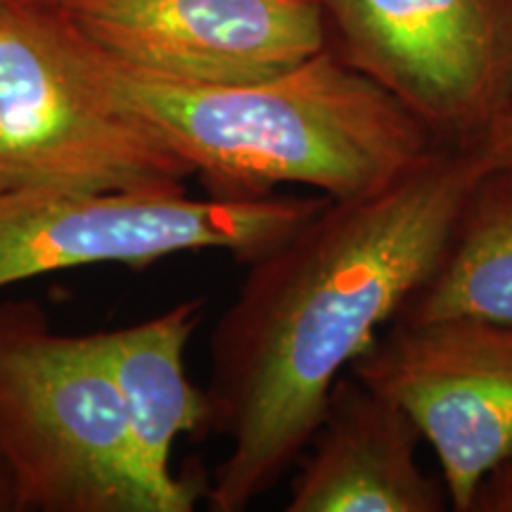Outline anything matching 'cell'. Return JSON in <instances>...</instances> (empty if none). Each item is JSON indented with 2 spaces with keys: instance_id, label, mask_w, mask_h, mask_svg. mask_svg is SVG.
Masks as SVG:
<instances>
[{
  "instance_id": "cell-1",
  "label": "cell",
  "mask_w": 512,
  "mask_h": 512,
  "mask_svg": "<svg viewBox=\"0 0 512 512\" xmlns=\"http://www.w3.org/2000/svg\"><path fill=\"white\" fill-rule=\"evenodd\" d=\"M491 169L482 140L437 145L382 188L328 200L249 261L211 335L202 432L230 441L211 510H247L297 465L335 382L430 278Z\"/></svg>"
},
{
  "instance_id": "cell-2",
  "label": "cell",
  "mask_w": 512,
  "mask_h": 512,
  "mask_svg": "<svg viewBox=\"0 0 512 512\" xmlns=\"http://www.w3.org/2000/svg\"><path fill=\"white\" fill-rule=\"evenodd\" d=\"M83 72L164 140L219 197L306 185L328 200L373 192L439 143L399 100L328 48L273 79L185 83L112 60L72 27Z\"/></svg>"
},
{
  "instance_id": "cell-3",
  "label": "cell",
  "mask_w": 512,
  "mask_h": 512,
  "mask_svg": "<svg viewBox=\"0 0 512 512\" xmlns=\"http://www.w3.org/2000/svg\"><path fill=\"white\" fill-rule=\"evenodd\" d=\"M0 456L22 512H166L98 335H60L31 302L0 304Z\"/></svg>"
},
{
  "instance_id": "cell-4",
  "label": "cell",
  "mask_w": 512,
  "mask_h": 512,
  "mask_svg": "<svg viewBox=\"0 0 512 512\" xmlns=\"http://www.w3.org/2000/svg\"><path fill=\"white\" fill-rule=\"evenodd\" d=\"M192 171L93 86L67 24L0 0V190L185 188Z\"/></svg>"
},
{
  "instance_id": "cell-5",
  "label": "cell",
  "mask_w": 512,
  "mask_h": 512,
  "mask_svg": "<svg viewBox=\"0 0 512 512\" xmlns=\"http://www.w3.org/2000/svg\"><path fill=\"white\" fill-rule=\"evenodd\" d=\"M328 197H190L155 190H0V290L95 264L143 268L219 249L254 261L309 221Z\"/></svg>"
},
{
  "instance_id": "cell-6",
  "label": "cell",
  "mask_w": 512,
  "mask_h": 512,
  "mask_svg": "<svg viewBox=\"0 0 512 512\" xmlns=\"http://www.w3.org/2000/svg\"><path fill=\"white\" fill-rule=\"evenodd\" d=\"M325 48L439 145H475L512 100V0H323Z\"/></svg>"
},
{
  "instance_id": "cell-7",
  "label": "cell",
  "mask_w": 512,
  "mask_h": 512,
  "mask_svg": "<svg viewBox=\"0 0 512 512\" xmlns=\"http://www.w3.org/2000/svg\"><path fill=\"white\" fill-rule=\"evenodd\" d=\"M349 373L411 415L456 512L512 453V320L394 318Z\"/></svg>"
},
{
  "instance_id": "cell-8",
  "label": "cell",
  "mask_w": 512,
  "mask_h": 512,
  "mask_svg": "<svg viewBox=\"0 0 512 512\" xmlns=\"http://www.w3.org/2000/svg\"><path fill=\"white\" fill-rule=\"evenodd\" d=\"M112 60L185 83L273 79L325 50L323 0H38Z\"/></svg>"
},
{
  "instance_id": "cell-9",
  "label": "cell",
  "mask_w": 512,
  "mask_h": 512,
  "mask_svg": "<svg viewBox=\"0 0 512 512\" xmlns=\"http://www.w3.org/2000/svg\"><path fill=\"white\" fill-rule=\"evenodd\" d=\"M411 415L344 373L297 460L287 512H444L446 486L420 467Z\"/></svg>"
},
{
  "instance_id": "cell-10",
  "label": "cell",
  "mask_w": 512,
  "mask_h": 512,
  "mask_svg": "<svg viewBox=\"0 0 512 512\" xmlns=\"http://www.w3.org/2000/svg\"><path fill=\"white\" fill-rule=\"evenodd\" d=\"M202 299H185L159 316L95 332L131 422L140 470L166 512H190L200 486L171 472L181 434L202 432L207 401L185 373V349L202 320Z\"/></svg>"
},
{
  "instance_id": "cell-11",
  "label": "cell",
  "mask_w": 512,
  "mask_h": 512,
  "mask_svg": "<svg viewBox=\"0 0 512 512\" xmlns=\"http://www.w3.org/2000/svg\"><path fill=\"white\" fill-rule=\"evenodd\" d=\"M512 320V169L484 174L437 268L396 318Z\"/></svg>"
},
{
  "instance_id": "cell-12",
  "label": "cell",
  "mask_w": 512,
  "mask_h": 512,
  "mask_svg": "<svg viewBox=\"0 0 512 512\" xmlns=\"http://www.w3.org/2000/svg\"><path fill=\"white\" fill-rule=\"evenodd\" d=\"M472 512H512V453L479 484Z\"/></svg>"
},
{
  "instance_id": "cell-13",
  "label": "cell",
  "mask_w": 512,
  "mask_h": 512,
  "mask_svg": "<svg viewBox=\"0 0 512 512\" xmlns=\"http://www.w3.org/2000/svg\"><path fill=\"white\" fill-rule=\"evenodd\" d=\"M482 143L494 157L496 169H512V100L508 102L501 117L491 124Z\"/></svg>"
},
{
  "instance_id": "cell-14",
  "label": "cell",
  "mask_w": 512,
  "mask_h": 512,
  "mask_svg": "<svg viewBox=\"0 0 512 512\" xmlns=\"http://www.w3.org/2000/svg\"><path fill=\"white\" fill-rule=\"evenodd\" d=\"M22 512V505H19V496L15 489V479H12V472L8 463H5L3 456H0V512Z\"/></svg>"
}]
</instances>
